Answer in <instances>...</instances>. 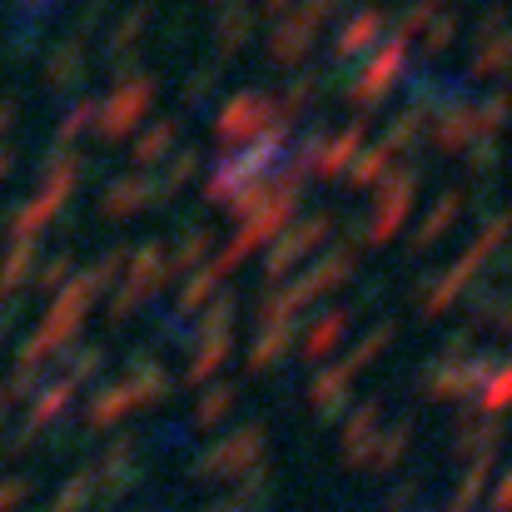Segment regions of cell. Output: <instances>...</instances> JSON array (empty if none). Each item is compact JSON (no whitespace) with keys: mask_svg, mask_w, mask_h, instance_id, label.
I'll use <instances>...</instances> for the list:
<instances>
[{"mask_svg":"<svg viewBox=\"0 0 512 512\" xmlns=\"http://www.w3.org/2000/svg\"><path fill=\"white\" fill-rule=\"evenodd\" d=\"M373 30H378V20H373V15H363V20H353V25L343 30V50H353V45H363V40H368Z\"/></svg>","mask_w":512,"mask_h":512,"instance_id":"1","label":"cell"}]
</instances>
